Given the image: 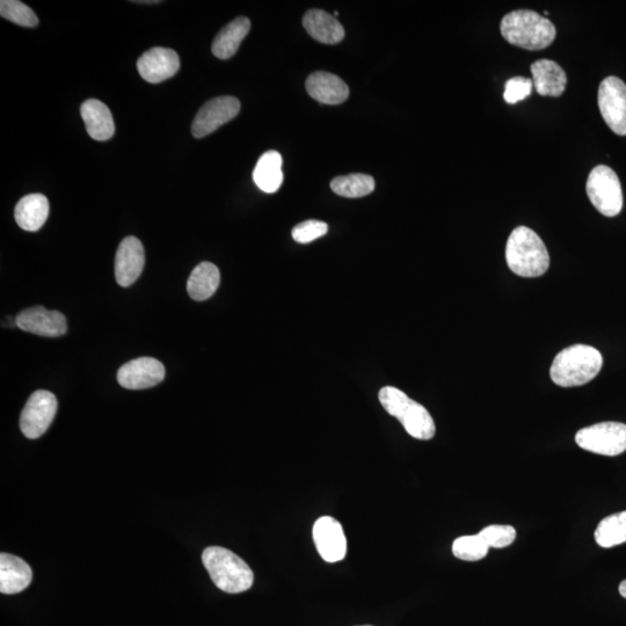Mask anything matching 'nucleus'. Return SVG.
Segmentation results:
<instances>
[{"label":"nucleus","mask_w":626,"mask_h":626,"mask_svg":"<svg viewBox=\"0 0 626 626\" xmlns=\"http://www.w3.org/2000/svg\"><path fill=\"white\" fill-rule=\"evenodd\" d=\"M165 378L163 363L154 358L131 360L118 373V382L128 390H143L156 387Z\"/></svg>","instance_id":"nucleus-13"},{"label":"nucleus","mask_w":626,"mask_h":626,"mask_svg":"<svg viewBox=\"0 0 626 626\" xmlns=\"http://www.w3.org/2000/svg\"><path fill=\"white\" fill-rule=\"evenodd\" d=\"M49 215V201L45 195L29 194L18 202L14 217L19 227L25 231H38L46 223Z\"/></svg>","instance_id":"nucleus-21"},{"label":"nucleus","mask_w":626,"mask_h":626,"mask_svg":"<svg viewBox=\"0 0 626 626\" xmlns=\"http://www.w3.org/2000/svg\"><path fill=\"white\" fill-rule=\"evenodd\" d=\"M332 191L344 198H363L374 192L375 180L368 174L353 173L349 176L334 178L331 181Z\"/></svg>","instance_id":"nucleus-26"},{"label":"nucleus","mask_w":626,"mask_h":626,"mask_svg":"<svg viewBox=\"0 0 626 626\" xmlns=\"http://www.w3.org/2000/svg\"><path fill=\"white\" fill-rule=\"evenodd\" d=\"M180 69V58L167 48H152L137 61V70L145 82L158 84L172 78Z\"/></svg>","instance_id":"nucleus-14"},{"label":"nucleus","mask_w":626,"mask_h":626,"mask_svg":"<svg viewBox=\"0 0 626 626\" xmlns=\"http://www.w3.org/2000/svg\"><path fill=\"white\" fill-rule=\"evenodd\" d=\"M603 366L598 349L587 345H573L560 352L552 362L550 376L562 388L581 387L594 380Z\"/></svg>","instance_id":"nucleus-2"},{"label":"nucleus","mask_w":626,"mask_h":626,"mask_svg":"<svg viewBox=\"0 0 626 626\" xmlns=\"http://www.w3.org/2000/svg\"><path fill=\"white\" fill-rule=\"evenodd\" d=\"M202 562L211 580L225 593H243L253 585L254 575L250 566L228 549L207 548L203 551Z\"/></svg>","instance_id":"nucleus-4"},{"label":"nucleus","mask_w":626,"mask_h":626,"mask_svg":"<svg viewBox=\"0 0 626 626\" xmlns=\"http://www.w3.org/2000/svg\"><path fill=\"white\" fill-rule=\"evenodd\" d=\"M251 29V21L245 17H239L230 24L225 26L220 33L217 34L213 47V54L220 60H229L234 56L242 45L243 40L249 34Z\"/></svg>","instance_id":"nucleus-22"},{"label":"nucleus","mask_w":626,"mask_h":626,"mask_svg":"<svg viewBox=\"0 0 626 626\" xmlns=\"http://www.w3.org/2000/svg\"><path fill=\"white\" fill-rule=\"evenodd\" d=\"M307 91L312 99L325 105H340L349 97V87L330 72L317 71L307 79Z\"/></svg>","instance_id":"nucleus-16"},{"label":"nucleus","mask_w":626,"mask_h":626,"mask_svg":"<svg viewBox=\"0 0 626 626\" xmlns=\"http://www.w3.org/2000/svg\"><path fill=\"white\" fill-rule=\"evenodd\" d=\"M363 626H371V625H363Z\"/></svg>","instance_id":"nucleus-34"},{"label":"nucleus","mask_w":626,"mask_h":626,"mask_svg":"<svg viewBox=\"0 0 626 626\" xmlns=\"http://www.w3.org/2000/svg\"><path fill=\"white\" fill-rule=\"evenodd\" d=\"M380 402L390 416L397 418L412 438L431 440L435 436V422L421 404L414 402L405 392L393 387L380 391Z\"/></svg>","instance_id":"nucleus-5"},{"label":"nucleus","mask_w":626,"mask_h":626,"mask_svg":"<svg viewBox=\"0 0 626 626\" xmlns=\"http://www.w3.org/2000/svg\"><path fill=\"white\" fill-rule=\"evenodd\" d=\"M136 4H158L160 2H156V0H150V2H134Z\"/></svg>","instance_id":"nucleus-33"},{"label":"nucleus","mask_w":626,"mask_h":626,"mask_svg":"<svg viewBox=\"0 0 626 626\" xmlns=\"http://www.w3.org/2000/svg\"><path fill=\"white\" fill-rule=\"evenodd\" d=\"M586 192L599 213L615 217L623 208V191L620 178L609 166L599 165L589 173Z\"/></svg>","instance_id":"nucleus-6"},{"label":"nucleus","mask_w":626,"mask_h":626,"mask_svg":"<svg viewBox=\"0 0 626 626\" xmlns=\"http://www.w3.org/2000/svg\"><path fill=\"white\" fill-rule=\"evenodd\" d=\"M86 131L93 140L104 142L115 133V123L109 108L97 99L85 101L80 108Z\"/></svg>","instance_id":"nucleus-20"},{"label":"nucleus","mask_w":626,"mask_h":626,"mask_svg":"<svg viewBox=\"0 0 626 626\" xmlns=\"http://www.w3.org/2000/svg\"><path fill=\"white\" fill-rule=\"evenodd\" d=\"M595 541L609 549L626 543V511L607 516L595 530Z\"/></svg>","instance_id":"nucleus-25"},{"label":"nucleus","mask_w":626,"mask_h":626,"mask_svg":"<svg viewBox=\"0 0 626 626\" xmlns=\"http://www.w3.org/2000/svg\"><path fill=\"white\" fill-rule=\"evenodd\" d=\"M506 261L522 278H540L547 273L550 256L543 240L527 227L515 228L507 240Z\"/></svg>","instance_id":"nucleus-3"},{"label":"nucleus","mask_w":626,"mask_h":626,"mask_svg":"<svg viewBox=\"0 0 626 626\" xmlns=\"http://www.w3.org/2000/svg\"><path fill=\"white\" fill-rule=\"evenodd\" d=\"M533 83L542 97L557 98L562 96L567 85V76L562 67L550 60H540L531 64Z\"/></svg>","instance_id":"nucleus-18"},{"label":"nucleus","mask_w":626,"mask_h":626,"mask_svg":"<svg viewBox=\"0 0 626 626\" xmlns=\"http://www.w3.org/2000/svg\"><path fill=\"white\" fill-rule=\"evenodd\" d=\"M500 31L511 45L529 52L550 47L557 36V29L548 18L530 10L506 14L501 20Z\"/></svg>","instance_id":"nucleus-1"},{"label":"nucleus","mask_w":626,"mask_h":626,"mask_svg":"<svg viewBox=\"0 0 626 626\" xmlns=\"http://www.w3.org/2000/svg\"><path fill=\"white\" fill-rule=\"evenodd\" d=\"M478 535L483 538L490 549H504L514 543L516 530L512 526L493 524V526L484 528Z\"/></svg>","instance_id":"nucleus-29"},{"label":"nucleus","mask_w":626,"mask_h":626,"mask_svg":"<svg viewBox=\"0 0 626 626\" xmlns=\"http://www.w3.org/2000/svg\"><path fill=\"white\" fill-rule=\"evenodd\" d=\"M327 231H329V225L325 222L310 220L296 225L291 235L297 243L308 244L325 236Z\"/></svg>","instance_id":"nucleus-31"},{"label":"nucleus","mask_w":626,"mask_h":626,"mask_svg":"<svg viewBox=\"0 0 626 626\" xmlns=\"http://www.w3.org/2000/svg\"><path fill=\"white\" fill-rule=\"evenodd\" d=\"M253 180L262 192L272 194L279 191L283 172L282 157L278 151H267L260 157L253 171Z\"/></svg>","instance_id":"nucleus-24"},{"label":"nucleus","mask_w":626,"mask_h":626,"mask_svg":"<svg viewBox=\"0 0 626 626\" xmlns=\"http://www.w3.org/2000/svg\"><path fill=\"white\" fill-rule=\"evenodd\" d=\"M16 325L20 330L48 338L62 337L68 331L67 318L63 313L43 307L21 311L16 317Z\"/></svg>","instance_id":"nucleus-12"},{"label":"nucleus","mask_w":626,"mask_h":626,"mask_svg":"<svg viewBox=\"0 0 626 626\" xmlns=\"http://www.w3.org/2000/svg\"><path fill=\"white\" fill-rule=\"evenodd\" d=\"M33 572L23 559L2 553L0 555V592L18 594L31 585Z\"/></svg>","instance_id":"nucleus-17"},{"label":"nucleus","mask_w":626,"mask_h":626,"mask_svg":"<svg viewBox=\"0 0 626 626\" xmlns=\"http://www.w3.org/2000/svg\"><path fill=\"white\" fill-rule=\"evenodd\" d=\"M489 550L490 548L478 534L458 537L453 544L454 556L464 562H478L487 556Z\"/></svg>","instance_id":"nucleus-27"},{"label":"nucleus","mask_w":626,"mask_h":626,"mask_svg":"<svg viewBox=\"0 0 626 626\" xmlns=\"http://www.w3.org/2000/svg\"><path fill=\"white\" fill-rule=\"evenodd\" d=\"M313 541L319 555L327 563H338L346 557L347 540L341 524L331 518L323 516L316 521L312 530Z\"/></svg>","instance_id":"nucleus-11"},{"label":"nucleus","mask_w":626,"mask_h":626,"mask_svg":"<svg viewBox=\"0 0 626 626\" xmlns=\"http://www.w3.org/2000/svg\"><path fill=\"white\" fill-rule=\"evenodd\" d=\"M144 247L140 239L127 237L122 240L115 256V279L121 287L134 285L143 272Z\"/></svg>","instance_id":"nucleus-15"},{"label":"nucleus","mask_w":626,"mask_h":626,"mask_svg":"<svg viewBox=\"0 0 626 626\" xmlns=\"http://www.w3.org/2000/svg\"><path fill=\"white\" fill-rule=\"evenodd\" d=\"M221 283V274L211 262H202L196 266L187 282L189 297L194 301L203 302L216 293Z\"/></svg>","instance_id":"nucleus-23"},{"label":"nucleus","mask_w":626,"mask_h":626,"mask_svg":"<svg viewBox=\"0 0 626 626\" xmlns=\"http://www.w3.org/2000/svg\"><path fill=\"white\" fill-rule=\"evenodd\" d=\"M303 26L312 39L324 45H337L345 38V29L337 18L322 10L305 13Z\"/></svg>","instance_id":"nucleus-19"},{"label":"nucleus","mask_w":626,"mask_h":626,"mask_svg":"<svg viewBox=\"0 0 626 626\" xmlns=\"http://www.w3.org/2000/svg\"><path fill=\"white\" fill-rule=\"evenodd\" d=\"M533 79L513 77L507 80L505 85L504 99L507 104L514 105L528 98L533 91Z\"/></svg>","instance_id":"nucleus-30"},{"label":"nucleus","mask_w":626,"mask_h":626,"mask_svg":"<svg viewBox=\"0 0 626 626\" xmlns=\"http://www.w3.org/2000/svg\"><path fill=\"white\" fill-rule=\"evenodd\" d=\"M57 399L52 392L39 390L29 397L20 418L21 432L28 439H39L56 416Z\"/></svg>","instance_id":"nucleus-8"},{"label":"nucleus","mask_w":626,"mask_h":626,"mask_svg":"<svg viewBox=\"0 0 626 626\" xmlns=\"http://www.w3.org/2000/svg\"><path fill=\"white\" fill-rule=\"evenodd\" d=\"M240 112L239 100L235 97H218L200 108L193 121L192 133L196 138L213 134L225 123L235 119Z\"/></svg>","instance_id":"nucleus-10"},{"label":"nucleus","mask_w":626,"mask_h":626,"mask_svg":"<svg viewBox=\"0 0 626 626\" xmlns=\"http://www.w3.org/2000/svg\"><path fill=\"white\" fill-rule=\"evenodd\" d=\"M599 108L607 126L618 136H626V85L611 76L603 79L599 89Z\"/></svg>","instance_id":"nucleus-9"},{"label":"nucleus","mask_w":626,"mask_h":626,"mask_svg":"<svg viewBox=\"0 0 626 626\" xmlns=\"http://www.w3.org/2000/svg\"><path fill=\"white\" fill-rule=\"evenodd\" d=\"M575 442L589 453L618 456L626 450V425L610 421L582 428L575 435Z\"/></svg>","instance_id":"nucleus-7"},{"label":"nucleus","mask_w":626,"mask_h":626,"mask_svg":"<svg viewBox=\"0 0 626 626\" xmlns=\"http://www.w3.org/2000/svg\"><path fill=\"white\" fill-rule=\"evenodd\" d=\"M0 16L23 27H35L39 24V19L33 10L19 0H2Z\"/></svg>","instance_id":"nucleus-28"},{"label":"nucleus","mask_w":626,"mask_h":626,"mask_svg":"<svg viewBox=\"0 0 626 626\" xmlns=\"http://www.w3.org/2000/svg\"><path fill=\"white\" fill-rule=\"evenodd\" d=\"M618 591H620V594L623 596L624 599H626V580L621 582L620 588H618Z\"/></svg>","instance_id":"nucleus-32"}]
</instances>
